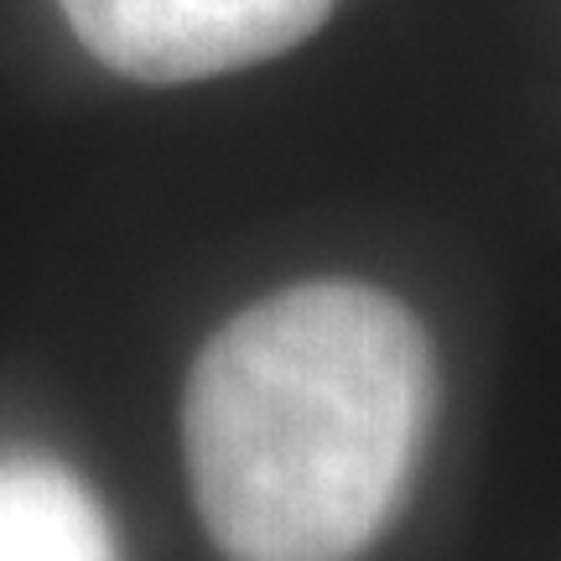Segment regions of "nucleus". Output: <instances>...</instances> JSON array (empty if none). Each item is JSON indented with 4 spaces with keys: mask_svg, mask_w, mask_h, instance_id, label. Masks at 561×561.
<instances>
[{
    "mask_svg": "<svg viewBox=\"0 0 561 561\" xmlns=\"http://www.w3.org/2000/svg\"><path fill=\"white\" fill-rule=\"evenodd\" d=\"M437 416L421 322L359 280H307L203 343L182 458L229 561H354L396 520Z\"/></svg>",
    "mask_w": 561,
    "mask_h": 561,
    "instance_id": "obj_1",
    "label": "nucleus"
},
{
    "mask_svg": "<svg viewBox=\"0 0 561 561\" xmlns=\"http://www.w3.org/2000/svg\"><path fill=\"white\" fill-rule=\"evenodd\" d=\"M79 42L136 83H198L280 58L333 0H58Z\"/></svg>",
    "mask_w": 561,
    "mask_h": 561,
    "instance_id": "obj_2",
    "label": "nucleus"
},
{
    "mask_svg": "<svg viewBox=\"0 0 561 561\" xmlns=\"http://www.w3.org/2000/svg\"><path fill=\"white\" fill-rule=\"evenodd\" d=\"M0 561H121L100 500L53 458H0Z\"/></svg>",
    "mask_w": 561,
    "mask_h": 561,
    "instance_id": "obj_3",
    "label": "nucleus"
}]
</instances>
